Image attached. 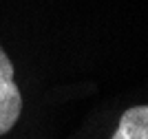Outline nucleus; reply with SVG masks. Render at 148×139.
Returning <instances> with one entry per match:
<instances>
[{
  "label": "nucleus",
  "instance_id": "obj_2",
  "mask_svg": "<svg viewBox=\"0 0 148 139\" xmlns=\"http://www.w3.org/2000/svg\"><path fill=\"white\" fill-rule=\"evenodd\" d=\"M111 139H148V106H133L126 110Z\"/></svg>",
  "mask_w": 148,
  "mask_h": 139
},
{
  "label": "nucleus",
  "instance_id": "obj_1",
  "mask_svg": "<svg viewBox=\"0 0 148 139\" xmlns=\"http://www.w3.org/2000/svg\"><path fill=\"white\" fill-rule=\"evenodd\" d=\"M13 75H16L13 64L5 49L0 47V137L16 126L22 113V95Z\"/></svg>",
  "mask_w": 148,
  "mask_h": 139
}]
</instances>
